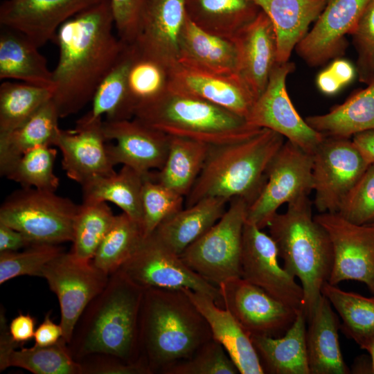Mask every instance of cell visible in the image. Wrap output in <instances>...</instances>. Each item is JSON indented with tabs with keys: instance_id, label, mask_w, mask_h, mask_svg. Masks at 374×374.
Wrapping results in <instances>:
<instances>
[{
	"instance_id": "1",
	"label": "cell",
	"mask_w": 374,
	"mask_h": 374,
	"mask_svg": "<svg viewBox=\"0 0 374 374\" xmlns=\"http://www.w3.org/2000/svg\"><path fill=\"white\" fill-rule=\"evenodd\" d=\"M111 0H102L62 24L53 41L59 60L53 71V95L60 118L91 103L125 44L114 36Z\"/></svg>"
},
{
	"instance_id": "2",
	"label": "cell",
	"mask_w": 374,
	"mask_h": 374,
	"mask_svg": "<svg viewBox=\"0 0 374 374\" xmlns=\"http://www.w3.org/2000/svg\"><path fill=\"white\" fill-rule=\"evenodd\" d=\"M145 290L121 269L109 275L74 328L68 344L74 359L101 354L130 364L143 362L140 320Z\"/></svg>"
},
{
	"instance_id": "3",
	"label": "cell",
	"mask_w": 374,
	"mask_h": 374,
	"mask_svg": "<svg viewBox=\"0 0 374 374\" xmlns=\"http://www.w3.org/2000/svg\"><path fill=\"white\" fill-rule=\"evenodd\" d=\"M212 338L206 320L183 289H145L140 348L152 374H163Z\"/></svg>"
},
{
	"instance_id": "4",
	"label": "cell",
	"mask_w": 374,
	"mask_h": 374,
	"mask_svg": "<svg viewBox=\"0 0 374 374\" xmlns=\"http://www.w3.org/2000/svg\"><path fill=\"white\" fill-rule=\"evenodd\" d=\"M284 143L282 135L262 128L243 141L210 145L202 171L186 196V207L211 197L229 201L238 197L251 204L262 190L269 164Z\"/></svg>"
},
{
	"instance_id": "5",
	"label": "cell",
	"mask_w": 374,
	"mask_h": 374,
	"mask_svg": "<svg viewBox=\"0 0 374 374\" xmlns=\"http://www.w3.org/2000/svg\"><path fill=\"white\" fill-rule=\"evenodd\" d=\"M267 228L284 269L301 282L308 322L331 274L333 253L330 237L314 220L308 197L289 203L287 211L277 213Z\"/></svg>"
},
{
	"instance_id": "6",
	"label": "cell",
	"mask_w": 374,
	"mask_h": 374,
	"mask_svg": "<svg viewBox=\"0 0 374 374\" xmlns=\"http://www.w3.org/2000/svg\"><path fill=\"white\" fill-rule=\"evenodd\" d=\"M134 118L170 136L210 145L243 141L262 129L226 109L170 85L159 98L139 106Z\"/></svg>"
},
{
	"instance_id": "7",
	"label": "cell",
	"mask_w": 374,
	"mask_h": 374,
	"mask_svg": "<svg viewBox=\"0 0 374 374\" xmlns=\"http://www.w3.org/2000/svg\"><path fill=\"white\" fill-rule=\"evenodd\" d=\"M80 205L55 192L21 188L0 208V222L26 235L33 243L72 242Z\"/></svg>"
},
{
	"instance_id": "8",
	"label": "cell",
	"mask_w": 374,
	"mask_h": 374,
	"mask_svg": "<svg viewBox=\"0 0 374 374\" xmlns=\"http://www.w3.org/2000/svg\"><path fill=\"white\" fill-rule=\"evenodd\" d=\"M222 217L181 254L184 262L210 283L241 277L242 232L248 203L233 198Z\"/></svg>"
},
{
	"instance_id": "9",
	"label": "cell",
	"mask_w": 374,
	"mask_h": 374,
	"mask_svg": "<svg viewBox=\"0 0 374 374\" xmlns=\"http://www.w3.org/2000/svg\"><path fill=\"white\" fill-rule=\"evenodd\" d=\"M312 169V155L285 141L269 164L262 190L248 206L246 222L262 229L281 205L308 197L313 190Z\"/></svg>"
},
{
	"instance_id": "10",
	"label": "cell",
	"mask_w": 374,
	"mask_h": 374,
	"mask_svg": "<svg viewBox=\"0 0 374 374\" xmlns=\"http://www.w3.org/2000/svg\"><path fill=\"white\" fill-rule=\"evenodd\" d=\"M143 287L187 288L212 297L224 308L218 287L190 268L180 256L166 246L154 233L144 238L134 255L121 268Z\"/></svg>"
},
{
	"instance_id": "11",
	"label": "cell",
	"mask_w": 374,
	"mask_h": 374,
	"mask_svg": "<svg viewBox=\"0 0 374 374\" xmlns=\"http://www.w3.org/2000/svg\"><path fill=\"white\" fill-rule=\"evenodd\" d=\"M369 164L350 139L325 137L312 154L314 205L319 213H337Z\"/></svg>"
},
{
	"instance_id": "12",
	"label": "cell",
	"mask_w": 374,
	"mask_h": 374,
	"mask_svg": "<svg viewBox=\"0 0 374 374\" xmlns=\"http://www.w3.org/2000/svg\"><path fill=\"white\" fill-rule=\"evenodd\" d=\"M109 275L72 253L62 252L43 270L42 277L56 295L60 308L62 337L69 344L74 328L88 304L106 286Z\"/></svg>"
},
{
	"instance_id": "13",
	"label": "cell",
	"mask_w": 374,
	"mask_h": 374,
	"mask_svg": "<svg viewBox=\"0 0 374 374\" xmlns=\"http://www.w3.org/2000/svg\"><path fill=\"white\" fill-rule=\"evenodd\" d=\"M294 69L293 62H276L265 89L256 100L246 119L253 126L280 134L312 155L325 136L300 116L289 96L286 79Z\"/></svg>"
},
{
	"instance_id": "14",
	"label": "cell",
	"mask_w": 374,
	"mask_h": 374,
	"mask_svg": "<svg viewBox=\"0 0 374 374\" xmlns=\"http://www.w3.org/2000/svg\"><path fill=\"white\" fill-rule=\"evenodd\" d=\"M314 217L332 243L333 262L328 283L337 285L344 280H357L374 294V224H356L339 213H320Z\"/></svg>"
},
{
	"instance_id": "15",
	"label": "cell",
	"mask_w": 374,
	"mask_h": 374,
	"mask_svg": "<svg viewBox=\"0 0 374 374\" xmlns=\"http://www.w3.org/2000/svg\"><path fill=\"white\" fill-rule=\"evenodd\" d=\"M278 257L277 245L270 235L245 222L240 256L241 277L287 305L301 310L303 288L280 265Z\"/></svg>"
},
{
	"instance_id": "16",
	"label": "cell",
	"mask_w": 374,
	"mask_h": 374,
	"mask_svg": "<svg viewBox=\"0 0 374 374\" xmlns=\"http://www.w3.org/2000/svg\"><path fill=\"white\" fill-rule=\"evenodd\" d=\"M224 308L252 335L278 337L293 324L299 310L276 299L242 277L218 286Z\"/></svg>"
},
{
	"instance_id": "17",
	"label": "cell",
	"mask_w": 374,
	"mask_h": 374,
	"mask_svg": "<svg viewBox=\"0 0 374 374\" xmlns=\"http://www.w3.org/2000/svg\"><path fill=\"white\" fill-rule=\"evenodd\" d=\"M109 159L114 166H127L143 176L159 170L166 160L170 136L136 118L103 121Z\"/></svg>"
},
{
	"instance_id": "18",
	"label": "cell",
	"mask_w": 374,
	"mask_h": 374,
	"mask_svg": "<svg viewBox=\"0 0 374 374\" xmlns=\"http://www.w3.org/2000/svg\"><path fill=\"white\" fill-rule=\"evenodd\" d=\"M371 0H328L314 26L297 44V54L310 66H317L341 56Z\"/></svg>"
},
{
	"instance_id": "19",
	"label": "cell",
	"mask_w": 374,
	"mask_h": 374,
	"mask_svg": "<svg viewBox=\"0 0 374 374\" xmlns=\"http://www.w3.org/2000/svg\"><path fill=\"white\" fill-rule=\"evenodd\" d=\"M103 121L82 117L73 130H60L55 143L62 153V169L81 186L116 173L107 154Z\"/></svg>"
},
{
	"instance_id": "20",
	"label": "cell",
	"mask_w": 374,
	"mask_h": 374,
	"mask_svg": "<svg viewBox=\"0 0 374 374\" xmlns=\"http://www.w3.org/2000/svg\"><path fill=\"white\" fill-rule=\"evenodd\" d=\"M101 1L4 0L0 6V24L39 48L53 40L62 24Z\"/></svg>"
},
{
	"instance_id": "21",
	"label": "cell",
	"mask_w": 374,
	"mask_h": 374,
	"mask_svg": "<svg viewBox=\"0 0 374 374\" xmlns=\"http://www.w3.org/2000/svg\"><path fill=\"white\" fill-rule=\"evenodd\" d=\"M187 17L186 0H144L132 44L171 69L179 62V37Z\"/></svg>"
},
{
	"instance_id": "22",
	"label": "cell",
	"mask_w": 374,
	"mask_h": 374,
	"mask_svg": "<svg viewBox=\"0 0 374 374\" xmlns=\"http://www.w3.org/2000/svg\"><path fill=\"white\" fill-rule=\"evenodd\" d=\"M169 85L245 118L256 101L255 96L238 74L206 72L179 63L170 69Z\"/></svg>"
},
{
	"instance_id": "23",
	"label": "cell",
	"mask_w": 374,
	"mask_h": 374,
	"mask_svg": "<svg viewBox=\"0 0 374 374\" xmlns=\"http://www.w3.org/2000/svg\"><path fill=\"white\" fill-rule=\"evenodd\" d=\"M235 39L238 49V75L256 100L265 89L277 62V38L273 24L260 10Z\"/></svg>"
},
{
	"instance_id": "24",
	"label": "cell",
	"mask_w": 374,
	"mask_h": 374,
	"mask_svg": "<svg viewBox=\"0 0 374 374\" xmlns=\"http://www.w3.org/2000/svg\"><path fill=\"white\" fill-rule=\"evenodd\" d=\"M206 320L212 337L225 349L241 374L265 373L251 335L226 308L212 297L182 288Z\"/></svg>"
},
{
	"instance_id": "25",
	"label": "cell",
	"mask_w": 374,
	"mask_h": 374,
	"mask_svg": "<svg viewBox=\"0 0 374 374\" xmlns=\"http://www.w3.org/2000/svg\"><path fill=\"white\" fill-rule=\"evenodd\" d=\"M178 63L206 72L238 74L237 43L203 30L188 17L179 37Z\"/></svg>"
},
{
	"instance_id": "26",
	"label": "cell",
	"mask_w": 374,
	"mask_h": 374,
	"mask_svg": "<svg viewBox=\"0 0 374 374\" xmlns=\"http://www.w3.org/2000/svg\"><path fill=\"white\" fill-rule=\"evenodd\" d=\"M306 346L310 374H348L339 341L341 322L323 294L308 320Z\"/></svg>"
},
{
	"instance_id": "27",
	"label": "cell",
	"mask_w": 374,
	"mask_h": 374,
	"mask_svg": "<svg viewBox=\"0 0 374 374\" xmlns=\"http://www.w3.org/2000/svg\"><path fill=\"white\" fill-rule=\"evenodd\" d=\"M270 19L277 38V62L289 61L328 0H253Z\"/></svg>"
},
{
	"instance_id": "28",
	"label": "cell",
	"mask_w": 374,
	"mask_h": 374,
	"mask_svg": "<svg viewBox=\"0 0 374 374\" xmlns=\"http://www.w3.org/2000/svg\"><path fill=\"white\" fill-rule=\"evenodd\" d=\"M307 323L301 309L283 335L251 336L265 373L310 374L306 346Z\"/></svg>"
},
{
	"instance_id": "29",
	"label": "cell",
	"mask_w": 374,
	"mask_h": 374,
	"mask_svg": "<svg viewBox=\"0 0 374 374\" xmlns=\"http://www.w3.org/2000/svg\"><path fill=\"white\" fill-rule=\"evenodd\" d=\"M228 202L222 197L204 198L166 220L152 233L180 256L222 217Z\"/></svg>"
},
{
	"instance_id": "30",
	"label": "cell",
	"mask_w": 374,
	"mask_h": 374,
	"mask_svg": "<svg viewBox=\"0 0 374 374\" xmlns=\"http://www.w3.org/2000/svg\"><path fill=\"white\" fill-rule=\"evenodd\" d=\"M38 47L21 33L2 26L0 33V79L17 80L53 88V71Z\"/></svg>"
},
{
	"instance_id": "31",
	"label": "cell",
	"mask_w": 374,
	"mask_h": 374,
	"mask_svg": "<svg viewBox=\"0 0 374 374\" xmlns=\"http://www.w3.org/2000/svg\"><path fill=\"white\" fill-rule=\"evenodd\" d=\"M306 123L325 137L350 139L374 129V81L326 114L309 116Z\"/></svg>"
},
{
	"instance_id": "32",
	"label": "cell",
	"mask_w": 374,
	"mask_h": 374,
	"mask_svg": "<svg viewBox=\"0 0 374 374\" xmlns=\"http://www.w3.org/2000/svg\"><path fill=\"white\" fill-rule=\"evenodd\" d=\"M188 17L203 30L235 39L261 10L253 0H186Z\"/></svg>"
},
{
	"instance_id": "33",
	"label": "cell",
	"mask_w": 374,
	"mask_h": 374,
	"mask_svg": "<svg viewBox=\"0 0 374 374\" xmlns=\"http://www.w3.org/2000/svg\"><path fill=\"white\" fill-rule=\"evenodd\" d=\"M135 54L133 44H125L116 62L97 87L91 109L82 117L115 121L134 118V110L127 93V76Z\"/></svg>"
},
{
	"instance_id": "34",
	"label": "cell",
	"mask_w": 374,
	"mask_h": 374,
	"mask_svg": "<svg viewBox=\"0 0 374 374\" xmlns=\"http://www.w3.org/2000/svg\"><path fill=\"white\" fill-rule=\"evenodd\" d=\"M210 145L189 139L170 136L168 154L162 168L151 177L186 197L200 174Z\"/></svg>"
},
{
	"instance_id": "35",
	"label": "cell",
	"mask_w": 374,
	"mask_h": 374,
	"mask_svg": "<svg viewBox=\"0 0 374 374\" xmlns=\"http://www.w3.org/2000/svg\"><path fill=\"white\" fill-rule=\"evenodd\" d=\"M60 116L51 99L8 135L0 138V170L35 148L55 145Z\"/></svg>"
},
{
	"instance_id": "36",
	"label": "cell",
	"mask_w": 374,
	"mask_h": 374,
	"mask_svg": "<svg viewBox=\"0 0 374 374\" xmlns=\"http://www.w3.org/2000/svg\"><path fill=\"white\" fill-rule=\"evenodd\" d=\"M146 177L123 166L119 172L82 186L83 201L112 202L142 226L141 196Z\"/></svg>"
},
{
	"instance_id": "37",
	"label": "cell",
	"mask_w": 374,
	"mask_h": 374,
	"mask_svg": "<svg viewBox=\"0 0 374 374\" xmlns=\"http://www.w3.org/2000/svg\"><path fill=\"white\" fill-rule=\"evenodd\" d=\"M321 294L339 314L341 330L361 349L366 350L374 339V296L366 297L341 290L326 283Z\"/></svg>"
},
{
	"instance_id": "38",
	"label": "cell",
	"mask_w": 374,
	"mask_h": 374,
	"mask_svg": "<svg viewBox=\"0 0 374 374\" xmlns=\"http://www.w3.org/2000/svg\"><path fill=\"white\" fill-rule=\"evenodd\" d=\"M11 366L35 374H82L80 364L71 355L63 337L51 346L35 344L30 348L22 346L11 350L0 358V371Z\"/></svg>"
},
{
	"instance_id": "39",
	"label": "cell",
	"mask_w": 374,
	"mask_h": 374,
	"mask_svg": "<svg viewBox=\"0 0 374 374\" xmlns=\"http://www.w3.org/2000/svg\"><path fill=\"white\" fill-rule=\"evenodd\" d=\"M52 95V87L3 80L0 85V138L24 124Z\"/></svg>"
},
{
	"instance_id": "40",
	"label": "cell",
	"mask_w": 374,
	"mask_h": 374,
	"mask_svg": "<svg viewBox=\"0 0 374 374\" xmlns=\"http://www.w3.org/2000/svg\"><path fill=\"white\" fill-rule=\"evenodd\" d=\"M144 239L142 226L125 213L116 215L114 223L91 260L109 276L120 269Z\"/></svg>"
},
{
	"instance_id": "41",
	"label": "cell",
	"mask_w": 374,
	"mask_h": 374,
	"mask_svg": "<svg viewBox=\"0 0 374 374\" xmlns=\"http://www.w3.org/2000/svg\"><path fill=\"white\" fill-rule=\"evenodd\" d=\"M115 217L107 202L83 201L74 222L72 253L81 260H91Z\"/></svg>"
},
{
	"instance_id": "42",
	"label": "cell",
	"mask_w": 374,
	"mask_h": 374,
	"mask_svg": "<svg viewBox=\"0 0 374 374\" xmlns=\"http://www.w3.org/2000/svg\"><path fill=\"white\" fill-rule=\"evenodd\" d=\"M57 150L51 145L35 148L0 170L1 176L22 188L55 192L60 179L54 172Z\"/></svg>"
},
{
	"instance_id": "43",
	"label": "cell",
	"mask_w": 374,
	"mask_h": 374,
	"mask_svg": "<svg viewBox=\"0 0 374 374\" xmlns=\"http://www.w3.org/2000/svg\"><path fill=\"white\" fill-rule=\"evenodd\" d=\"M134 48L127 76V93L135 113L139 106L157 99L168 89L171 69Z\"/></svg>"
},
{
	"instance_id": "44",
	"label": "cell",
	"mask_w": 374,
	"mask_h": 374,
	"mask_svg": "<svg viewBox=\"0 0 374 374\" xmlns=\"http://www.w3.org/2000/svg\"><path fill=\"white\" fill-rule=\"evenodd\" d=\"M62 252L58 244L35 243L21 251L0 253V284L24 275L42 277L47 264Z\"/></svg>"
},
{
	"instance_id": "45",
	"label": "cell",
	"mask_w": 374,
	"mask_h": 374,
	"mask_svg": "<svg viewBox=\"0 0 374 374\" xmlns=\"http://www.w3.org/2000/svg\"><path fill=\"white\" fill-rule=\"evenodd\" d=\"M151 172L145 178L142 188L144 238L151 235L163 222L182 209L184 199V196L154 180Z\"/></svg>"
},
{
	"instance_id": "46",
	"label": "cell",
	"mask_w": 374,
	"mask_h": 374,
	"mask_svg": "<svg viewBox=\"0 0 374 374\" xmlns=\"http://www.w3.org/2000/svg\"><path fill=\"white\" fill-rule=\"evenodd\" d=\"M239 371L223 346L211 339L190 357L170 367L163 374H237Z\"/></svg>"
},
{
	"instance_id": "47",
	"label": "cell",
	"mask_w": 374,
	"mask_h": 374,
	"mask_svg": "<svg viewBox=\"0 0 374 374\" xmlns=\"http://www.w3.org/2000/svg\"><path fill=\"white\" fill-rule=\"evenodd\" d=\"M337 213L356 224L374 223V164L368 166L344 199Z\"/></svg>"
},
{
	"instance_id": "48",
	"label": "cell",
	"mask_w": 374,
	"mask_h": 374,
	"mask_svg": "<svg viewBox=\"0 0 374 374\" xmlns=\"http://www.w3.org/2000/svg\"><path fill=\"white\" fill-rule=\"evenodd\" d=\"M351 35L357 54V76L368 85L374 81V0L366 6Z\"/></svg>"
},
{
	"instance_id": "49",
	"label": "cell",
	"mask_w": 374,
	"mask_h": 374,
	"mask_svg": "<svg viewBox=\"0 0 374 374\" xmlns=\"http://www.w3.org/2000/svg\"><path fill=\"white\" fill-rule=\"evenodd\" d=\"M144 0H111L118 37L126 44L134 41Z\"/></svg>"
},
{
	"instance_id": "50",
	"label": "cell",
	"mask_w": 374,
	"mask_h": 374,
	"mask_svg": "<svg viewBox=\"0 0 374 374\" xmlns=\"http://www.w3.org/2000/svg\"><path fill=\"white\" fill-rule=\"evenodd\" d=\"M78 362L82 374H152L143 362L130 364L106 355H89Z\"/></svg>"
},
{
	"instance_id": "51",
	"label": "cell",
	"mask_w": 374,
	"mask_h": 374,
	"mask_svg": "<svg viewBox=\"0 0 374 374\" xmlns=\"http://www.w3.org/2000/svg\"><path fill=\"white\" fill-rule=\"evenodd\" d=\"M36 319L30 314L19 312L18 315L12 319L8 325L12 339L19 347L34 339Z\"/></svg>"
},
{
	"instance_id": "52",
	"label": "cell",
	"mask_w": 374,
	"mask_h": 374,
	"mask_svg": "<svg viewBox=\"0 0 374 374\" xmlns=\"http://www.w3.org/2000/svg\"><path fill=\"white\" fill-rule=\"evenodd\" d=\"M48 312L43 321L36 328L34 335L35 344L39 346H51L62 337L63 330L60 324H57L51 319Z\"/></svg>"
},
{
	"instance_id": "53",
	"label": "cell",
	"mask_w": 374,
	"mask_h": 374,
	"mask_svg": "<svg viewBox=\"0 0 374 374\" xmlns=\"http://www.w3.org/2000/svg\"><path fill=\"white\" fill-rule=\"evenodd\" d=\"M33 244L21 232L0 222V253L17 251Z\"/></svg>"
},
{
	"instance_id": "54",
	"label": "cell",
	"mask_w": 374,
	"mask_h": 374,
	"mask_svg": "<svg viewBox=\"0 0 374 374\" xmlns=\"http://www.w3.org/2000/svg\"><path fill=\"white\" fill-rule=\"evenodd\" d=\"M328 67L343 87L350 84L357 75L356 66L344 58L334 59Z\"/></svg>"
},
{
	"instance_id": "55",
	"label": "cell",
	"mask_w": 374,
	"mask_h": 374,
	"mask_svg": "<svg viewBox=\"0 0 374 374\" xmlns=\"http://www.w3.org/2000/svg\"><path fill=\"white\" fill-rule=\"evenodd\" d=\"M352 141L366 161L374 164V129L355 134Z\"/></svg>"
},
{
	"instance_id": "56",
	"label": "cell",
	"mask_w": 374,
	"mask_h": 374,
	"mask_svg": "<svg viewBox=\"0 0 374 374\" xmlns=\"http://www.w3.org/2000/svg\"><path fill=\"white\" fill-rule=\"evenodd\" d=\"M316 85L322 93L327 96H333L344 88L328 66L318 73Z\"/></svg>"
},
{
	"instance_id": "57",
	"label": "cell",
	"mask_w": 374,
	"mask_h": 374,
	"mask_svg": "<svg viewBox=\"0 0 374 374\" xmlns=\"http://www.w3.org/2000/svg\"><path fill=\"white\" fill-rule=\"evenodd\" d=\"M365 350H366L370 355L372 371L373 373H374V339L369 344Z\"/></svg>"
},
{
	"instance_id": "58",
	"label": "cell",
	"mask_w": 374,
	"mask_h": 374,
	"mask_svg": "<svg viewBox=\"0 0 374 374\" xmlns=\"http://www.w3.org/2000/svg\"><path fill=\"white\" fill-rule=\"evenodd\" d=\"M374 224V223H373V224Z\"/></svg>"
}]
</instances>
